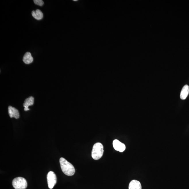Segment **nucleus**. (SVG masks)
<instances>
[{
    "mask_svg": "<svg viewBox=\"0 0 189 189\" xmlns=\"http://www.w3.org/2000/svg\"><path fill=\"white\" fill-rule=\"evenodd\" d=\"M32 16L37 20H41L43 18V14L41 10L37 9L36 11H33L32 12Z\"/></svg>",
    "mask_w": 189,
    "mask_h": 189,
    "instance_id": "obj_11",
    "label": "nucleus"
},
{
    "mask_svg": "<svg viewBox=\"0 0 189 189\" xmlns=\"http://www.w3.org/2000/svg\"><path fill=\"white\" fill-rule=\"evenodd\" d=\"M34 2L37 5L42 6L44 5V2L42 0H34Z\"/></svg>",
    "mask_w": 189,
    "mask_h": 189,
    "instance_id": "obj_12",
    "label": "nucleus"
},
{
    "mask_svg": "<svg viewBox=\"0 0 189 189\" xmlns=\"http://www.w3.org/2000/svg\"><path fill=\"white\" fill-rule=\"evenodd\" d=\"M104 147L100 142H97L94 145L92 151V156L93 159L95 160L100 159L103 156Z\"/></svg>",
    "mask_w": 189,
    "mask_h": 189,
    "instance_id": "obj_2",
    "label": "nucleus"
},
{
    "mask_svg": "<svg viewBox=\"0 0 189 189\" xmlns=\"http://www.w3.org/2000/svg\"><path fill=\"white\" fill-rule=\"evenodd\" d=\"M33 61V59L31 53L27 52L24 55L23 61L24 63L26 64H29L32 63Z\"/></svg>",
    "mask_w": 189,
    "mask_h": 189,
    "instance_id": "obj_10",
    "label": "nucleus"
},
{
    "mask_svg": "<svg viewBox=\"0 0 189 189\" xmlns=\"http://www.w3.org/2000/svg\"><path fill=\"white\" fill-rule=\"evenodd\" d=\"M8 113L9 117L11 118L14 117L17 119L20 117L18 110L11 106H9L8 107Z\"/></svg>",
    "mask_w": 189,
    "mask_h": 189,
    "instance_id": "obj_6",
    "label": "nucleus"
},
{
    "mask_svg": "<svg viewBox=\"0 0 189 189\" xmlns=\"http://www.w3.org/2000/svg\"><path fill=\"white\" fill-rule=\"evenodd\" d=\"M34 102V98L32 97H30L26 99L23 104V106L25 108L24 110L25 111L29 110L30 109L28 108V107L32 105Z\"/></svg>",
    "mask_w": 189,
    "mask_h": 189,
    "instance_id": "obj_7",
    "label": "nucleus"
},
{
    "mask_svg": "<svg viewBox=\"0 0 189 189\" xmlns=\"http://www.w3.org/2000/svg\"><path fill=\"white\" fill-rule=\"evenodd\" d=\"M113 145L115 150L121 153L124 152L126 149L125 145L117 139L113 140Z\"/></svg>",
    "mask_w": 189,
    "mask_h": 189,
    "instance_id": "obj_5",
    "label": "nucleus"
},
{
    "mask_svg": "<svg viewBox=\"0 0 189 189\" xmlns=\"http://www.w3.org/2000/svg\"><path fill=\"white\" fill-rule=\"evenodd\" d=\"M12 184L13 186L15 189H25L28 186L27 181L21 177L14 178L12 181Z\"/></svg>",
    "mask_w": 189,
    "mask_h": 189,
    "instance_id": "obj_3",
    "label": "nucleus"
},
{
    "mask_svg": "<svg viewBox=\"0 0 189 189\" xmlns=\"http://www.w3.org/2000/svg\"><path fill=\"white\" fill-rule=\"evenodd\" d=\"M47 178L48 186L49 189H52L57 183V176L53 172L50 171L48 173Z\"/></svg>",
    "mask_w": 189,
    "mask_h": 189,
    "instance_id": "obj_4",
    "label": "nucleus"
},
{
    "mask_svg": "<svg viewBox=\"0 0 189 189\" xmlns=\"http://www.w3.org/2000/svg\"><path fill=\"white\" fill-rule=\"evenodd\" d=\"M189 93V86L187 85H186L182 88L181 91L180 97L182 100H185L186 99Z\"/></svg>",
    "mask_w": 189,
    "mask_h": 189,
    "instance_id": "obj_8",
    "label": "nucleus"
},
{
    "mask_svg": "<svg viewBox=\"0 0 189 189\" xmlns=\"http://www.w3.org/2000/svg\"><path fill=\"white\" fill-rule=\"evenodd\" d=\"M129 189H142V186L138 181L134 180L131 181L129 184Z\"/></svg>",
    "mask_w": 189,
    "mask_h": 189,
    "instance_id": "obj_9",
    "label": "nucleus"
},
{
    "mask_svg": "<svg viewBox=\"0 0 189 189\" xmlns=\"http://www.w3.org/2000/svg\"><path fill=\"white\" fill-rule=\"evenodd\" d=\"M60 163L62 171L64 174L70 176L74 175L75 172V168L71 163L63 158H60Z\"/></svg>",
    "mask_w": 189,
    "mask_h": 189,
    "instance_id": "obj_1",
    "label": "nucleus"
}]
</instances>
